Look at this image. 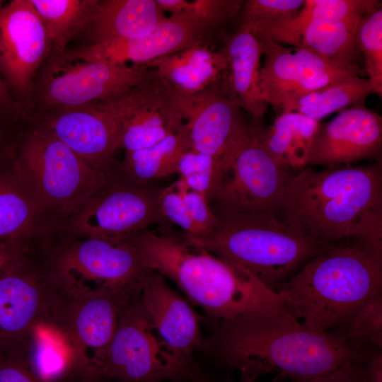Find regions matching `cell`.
Wrapping results in <instances>:
<instances>
[{"mask_svg": "<svg viewBox=\"0 0 382 382\" xmlns=\"http://www.w3.org/2000/svg\"><path fill=\"white\" fill-rule=\"evenodd\" d=\"M366 382H382V354L381 349L367 351L364 362Z\"/></svg>", "mask_w": 382, "mask_h": 382, "instance_id": "40", "label": "cell"}, {"mask_svg": "<svg viewBox=\"0 0 382 382\" xmlns=\"http://www.w3.org/2000/svg\"><path fill=\"white\" fill-rule=\"evenodd\" d=\"M177 173L189 190L202 195L209 203L213 199L224 177L221 166L212 156L193 149L180 157Z\"/></svg>", "mask_w": 382, "mask_h": 382, "instance_id": "33", "label": "cell"}, {"mask_svg": "<svg viewBox=\"0 0 382 382\" xmlns=\"http://www.w3.org/2000/svg\"><path fill=\"white\" fill-rule=\"evenodd\" d=\"M356 46L364 57L365 71L376 94H382V9L376 8L361 18L356 32Z\"/></svg>", "mask_w": 382, "mask_h": 382, "instance_id": "34", "label": "cell"}, {"mask_svg": "<svg viewBox=\"0 0 382 382\" xmlns=\"http://www.w3.org/2000/svg\"><path fill=\"white\" fill-rule=\"evenodd\" d=\"M260 128L248 126L225 158L213 211H279L291 175L267 152Z\"/></svg>", "mask_w": 382, "mask_h": 382, "instance_id": "11", "label": "cell"}, {"mask_svg": "<svg viewBox=\"0 0 382 382\" xmlns=\"http://www.w3.org/2000/svg\"><path fill=\"white\" fill-rule=\"evenodd\" d=\"M276 293L285 310L308 328L332 331L382 293V253L358 241L326 243Z\"/></svg>", "mask_w": 382, "mask_h": 382, "instance_id": "4", "label": "cell"}, {"mask_svg": "<svg viewBox=\"0 0 382 382\" xmlns=\"http://www.w3.org/2000/svg\"><path fill=\"white\" fill-rule=\"evenodd\" d=\"M54 286L50 320L64 332L80 357L92 366L93 361L112 340L122 308L139 293L81 294Z\"/></svg>", "mask_w": 382, "mask_h": 382, "instance_id": "15", "label": "cell"}, {"mask_svg": "<svg viewBox=\"0 0 382 382\" xmlns=\"http://www.w3.org/2000/svg\"><path fill=\"white\" fill-rule=\"evenodd\" d=\"M255 37L264 56L259 77L262 98L282 112H290L311 93L366 74L360 67L340 66L306 48L289 49L269 38Z\"/></svg>", "mask_w": 382, "mask_h": 382, "instance_id": "12", "label": "cell"}, {"mask_svg": "<svg viewBox=\"0 0 382 382\" xmlns=\"http://www.w3.org/2000/svg\"><path fill=\"white\" fill-rule=\"evenodd\" d=\"M364 361H349L337 369L305 382H366Z\"/></svg>", "mask_w": 382, "mask_h": 382, "instance_id": "38", "label": "cell"}, {"mask_svg": "<svg viewBox=\"0 0 382 382\" xmlns=\"http://www.w3.org/2000/svg\"><path fill=\"white\" fill-rule=\"evenodd\" d=\"M149 270L139 251L127 241L77 238L57 253L49 278L71 292L136 294Z\"/></svg>", "mask_w": 382, "mask_h": 382, "instance_id": "10", "label": "cell"}, {"mask_svg": "<svg viewBox=\"0 0 382 382\" xmlns=\"http://www.w3.org/2000/svg\"><path fill=\"white\" fill-rule=\"evenodd\" d=\"M282 219L322 243L354 237L382 253L381 163L304 168L289 178Z\"/></svg>", "mask_w": 382, "mask_h": 382, "instance_id": "2", "label": "cell"}, {"mask_svg": "<svg viewBox=\"0 0 382 382\" xmlns=\"http://www.w3.org/2000/svg\"><path fill=\"white\" fill-rule=\"evenodd\" d=\"M192 149L185 127L158 143L143 149L125 151L119 170L130 180L141 183L177 173L182 155Z\"/></svg>", "mask_w": 382, "mask_h": 382, "instance_id": "28", "label": "cell"}, {"mask_svg": "<svg viewBox=\"0 0 382 382\" xmlns=\"http://www.w3.org/2000/svg\"><path fill=\"white\" fill-rule=\"evenodd\" d=\"M161 189L134 182L117 166L107 182L66 219V230L77 238L126 239L152 224L170 231L160 204Z\"/></svg>", "mask_w": 382, "mask_h": 382, "instance_id": "9", "label": "cell"}, {"mask_svg": "<svg viewBox=\"0 0 382 382\" xmlns=\"http://www.w3.org/2000/svg\"><path fill=\"white\" fill-rule=\"evenodd\" d=\"M160 204L166 219L184 231V236L197 238L199 232L192 222L180 191L175 183L161 189Z\"/></svg>", "mask_w": 382, "mask_h": 382, "instance_id": "36", "label": "cell"}, {"mask_svg": "<svg viewBox=\"0 0 382 382\" xmlns=\"http://www.w3.org/2000/svg\"><path fill=\"white\" fill-rule=\"evenodd\" d=\"M171 382H175V381H171Z\"/></svg>", "mask_w": 382, "mask_h": 382, "instance_id": "46", "label": "cell"}, {"mask_svg": "<svg viewBox=\"0 0 382 382\" xmlns=\"http://www.w3.org/2000/svg\"><path fill=\"white\" fill-rule=\"evenodd\" d=\"M213 229L193 245L254 275L276 292L326 243L311 238L277 213L214 211Z\"/></svg>", "mask_w": 382, "mask_h": 382, "instance_id": "5", "label": "cell"}, {"mask_svg": "<svg viewBox=\"0 0 382 382\" xmlns=\"http://www.w3.org/2000/svg\"><path fill=\"white\" fill-rule=\"evenodd\" d=\"M156 0H98L83 31L87 45L141 37L151 33L166 18Z\"/></svg>", "mask_w": 382, "mask_h": 382, "instance_id": "24", "label": "cell"}, {"mask_svg": "<svg viewBox=\"0 0 382 382\" xmlns=\"http://www.w3.org/2000/svg\"><path fill=\"white\" fill-rule=\"evenodd\" d=\"M45 25L50 54L64 52L89 22L98 0H30ZM49 55V56H50Z\"/></svg>", "mask_w": 382, "mask_h": 382, "instance_id": "29", "label": "cell"}, {"mask_svg": "<svg viewBox=\"0 0 382 382\" xmlns=\"http://www.w3.org/2000/svg\"><path fill=\"white\" fill-rule=\"evenodd\" d=\"M221 49L228 60L231 91L241 108L255 120H260L267 107L259 87L262 55L260 41L248 28L238 26L234 33L224 37Z\"/></svg>", "mask_w": 382, "mask_h": 382, "instance_id": "25", "label": "cell"}, {"mask_svg": "<svg viewBox=\"0 0 382 382\" xmlns=\"http://www.w3.org/2000/svg\"><path fill=\"white\" fill-rule=\"evenodd\" d=\"M361 18L355 16L340 21L310 23L291 45L310 50L342 67H359L356 63L359 52L355 37Z\"/></svg>", "mask_w": 382, "mask_h": 382, "instance_id": "27", "label": "cell"}, {"mask_svg": "<svg viewBox=\"0 0 382 382\" xmlns=\"http://www.w3.org/2000/svg\"><path fill=\"white\" fill-rule=\"evenodd\" d=\"M0 271V346L22 342L50 319L54 298L50 279L20 262Z\"/></svg>", "mask_w": 382, "mask_h": 382, "instance_id": "19", "label": "cell"}, {"mask_svg": "<svg viewBox=\"0 0 382 382\" xmlns=\"http://www.w3.org/2000/svg\"><path fill=\"white\" fill-rule=\"evenodd\" d=\"M175 185L180 191L189 215L199 232L197 238L207 235L216 222V215L209 203L199 193L189 190L182 179L180 178Z\"/></svg>", "mask_w": 382, "mask_h": 382, "instance_id": "37", "label": "cell"}, {"mask_svg": "<svg viewBox=\"0 0 382 382\" xmlns=\"http://www.w3.org/2000/svg\"><path fill=\"white\" fill-rule=\"evenodd\" d=\"M100 103L119 123L125 151L150 147L185 127L175 93L151 68L137 86Z\"/></svg>", "mask_w": 382, "mask_h": 382, "instance_id": "14", "label": "cell"}, {"mask_svg": "<svg viewBox=\"0 0 382 382\" xmlns=\"http://www.w3.org/2000/svg\"><path fill=\"white\" fill-rule=\"evenodd\" d=\"M239 382H255V381L253 380L250 377L245 376V375H241V379Z\"/></svg>", "mask_w": 382, "mask_h": 382, "instance_id": "44", "label": "cell"}, {"mask_svg": "<svg viewBox=\"0 0 382 382\" xmlns=\"http://www.w3.org/2000/svg\"><path fill=\"white\" fill-rule=\"evenodd\" d=\"M334 330L356 347L381 350L382 293L359 306Z\"/></svg>", "mask_w": 382, "mask_h": 382, "instance_id": "32", "label": "cell"}, {"mask_svg": "<svg viewBox=\"0 0 382 382\" xmlns=\"http://www.w3.org/2000/svg\"><path fill=\"white\" fill-rule=\"evenodd\" d=\"M139 295L123 306L112 340L92 362L100 382L175 381L192 373L191 362L175 356L159 338Z\"/></svg>", "mask_w": 382, "mask_h": 382, "instance_id": "8", "label": "cell"}, {"mask_svg": "<svg viewBox=\"0 0 382 382\" xmlns=\"http://www.w3.org/2000/svg\"><path fill=\"white\" fill-rule=\"evenodd\" d=\"M318 121L297 112H282L269 129L260 128L262 143L280 166L302 170L307 166Z\"/></svg>", "mask_w": 382, "mask_h": 382, "instance_id": "26", "label": "cell"}, {"mask_svg": "<svg viewBox=\"0 0 382 382\" xmlns=\"http://www.w3.org/2000/svg\"><path fill=\"white\" fill-rule=\"evenodd\" d=\"M0 382H40L26 369L8 358L0 360Z\"/></svg>", "mask_w": 382, "mask_h": 382, "instance_id": "39", "label": "cell"}, {"mask_svg": "<svg viewBox=\"0 0 382 382\" xmlns=\"http://www.w3.org/2000/svg\"><path fill=\"white\" fill-rule=\"evenodd\" d=\"M53 223L13 163L0 173V245L18 247Z\"/></svg>", "mask_w": 382, "mask_h": 382, "instance_id": "23", "label": "cell"}, {"mask_svg": "<svg viewBox=\"0 0 382 382\" xmlns=\"http://www.w3.org/2000/svg\"><path fill=\"white\" fill-rule=\"evenodd\" d=\"M382 117L363 105L340 111L319 126L313 137L307 166L328 167L364 160H381Z\"/></svg>", "mask_w": 382, "mask_h": 382, "instance_id": "18", "label": "cell"}, {"mask_svg": "<svg viewBox=\"0 0 382 382\" xmlns=\"http://www.w3.org/2000/svg\"><path fill=\"white\" fill-rule=\"evenodd\" d=\"M202 349L254 381L277 372L298 382L327 374L349 361H364L366 354L335 330H311L284 308L212 322Z\"/></svg>", "mask_w": 382, "mask_h": 382, "instance_id": "1", "label": "cell"}, {"mask_svg": "<svg viewBox=\"0 0 382 382\" xmlns=\"http://www.w3.org/2000/svg\"><path fill=\"white\" fill-rule=\"evenodd\" d=\"M13 163L53 222L71 216L110 173L90 167L40 125L27 132Z\"/></svg>", "mask_w": 382, "mask_h": 382, "instance_id": "6", "label": "cell"}, {"mask_svg": "<svg viewBox=\"0 0 382 382\" xmlns=\"http://www.w3.org/2000/svg\"><path fill=\"white\" fill-rule=\"evenodd\" d=\"M305 0H246L240 11L239 25L258 21H278L296 16Z\"/></svg>", "mask_w": 382, "mask_h": 382, "instance_id": "35", "label": "cell"}, {"mask_svg": "<svg viewBox=\"0 0 382 382\" xmlns=\"http://www.w3.org/2000/svg\"><path fill=\"white\" fill-rule=\"evenodd\" d=\"M147 267L174 282L211 322L248 313L284 308L278 294L249 272L171 231H140L127 239Z\"/></svg>", "mask_w": 382, "mask_h": 382, "instance_id": "3", "label": "cell"}, {"mask_svg": "<svg viewBox=\"0 0 382 382\" xmlns=\"http://www.w3.org/2000/svg\"><path fill=\"white\" fill-rule=\"evenodd\" d=\"M139 296L159 338L175 356L191 362L192 352L202 349L205 343L201 317L161 274L151 270L141 277Z\"/></svg>", "mask_w": 382, "mask_h": 382, "instance_id": "20", "label": "cell"}, {"mask_svg": "<svg viewBox=\"0 0 382 382\" xmlns=\"http://www.w3.org/2000/svg\"><path fill=\"white\" fill-rule=\"evenodd\" d=\"M178 96H192L228 82L225 74L229 69L222 49L214 51L204 42L155 59L146 65Z\"/></svg>", "mask_w": 382, "mask_h": 382, "instance_id": "22", "label": "cell"}, {"mask_svg": "<svg viewBox=\"0 0 382 382\" xmlns=\"http://www.w3.org/2000/svg\"><path fill=\"white\" fill-rule=\"evenodd\" d=\"M18 107L15 98L12 96L8 87L0 75V110Z\"/></svg>", "mask_w": 382, "mask_h": 382, "instance_id": "42", "label": "cell"}, {"mask_svg": "<svg viewBox=\"0 0 382 382\" xmlns=\"http://www.w3.org/2000/svg\"><path fill=\"white\" fill-rule=\"evenodd\" d=\"M371 94H376V91L370 81L356 76L305 96L292 106L290 112L296 111L318 121L350 105H362Z\"/></svg>", "mask_w": 382, "mask_h": 382, "instance_id": "31", "label": "cell"}, {"mask_svg": "<svg viewBox=\"0 0 382 382\" xmlns=\"http://www.w3.org/2000/svg\"><path fill=\"white\" fill-rule=\"evenodd\" d=\"M50 54L45 25L30 0L0 7V75L20 110H28L37 74Z\"/></svg>", "mask_w": 382, "mask_h": 382, "instance_id": "13", "label": "cell"}, {"mask_svg": "<svg viewBox=\"0 0 382 382\" xmlns=\"http://www.w3.org/2000/svg\"><path fill=\"white\" fill-rule=\"evenodd\" d=\"M175 96L192 149L212 156L223 171L225 158L248 128L228 84Z\"/></svg>", "mask_w": 382, "mask_h": 382, "instance_id": "16", "label": "cell"}, {"mask_svg": "<svg viewBox=\"0 0 382 382\" xmlns=\"http://www.w3.org/2000/svg\"><path fill=\"white\" fill-rule=\"evenodd\" d=\"M197 42L204 41L181 18L170 15L144 37L85 45L71 50L88 60L146 65Z\"/></svg>", "mask_w": 382, "mask_h": 382, "instance_id": "21", "label": "cell"}, {"mask_svg": "<svg viewBox=\"0 0 382 382\" xmlns=\"http://www.w3.org/2000/svg\"><path fill=\"white\" fill-rule=\"evenodd\" d=\"M175 382H212V381L205 377L197 376L196 374H192V373H191L188 376L181 379L175 381Z\"/></svg>", "mask_w": 382, "mask_h": 382, "instance_id": "43", "label": "cell"}, {"mask_svg": "<svg viewBox=\"0 0 382 382\" xmlns=\"http://www.w3.org/2000/svg\"><path fill=\"white\" fill-rule=\"evenodd\" d=\"M147 70L146 65L85 59L66 49L44 62L27 110L42 116L109 100L139 83Z\"/></svg>", "mask_w": 382, "mask_h": 382, "instance_id": "7", "label": "cell"}, {"mask_svg": "<svg viewBox=\"0 0 382 382\" xmlns=\"http://www.w3.org/2000/svg\"><path fill=\"white\" fill-rule=\"evenodd\" d=\"M40 123L92 168L109 173L117 166L115 154L121 128L101 103L45 114Z\"/></svg>", "mask_w": 382, "mask_h": 382, "instance_id": "17", "label": "cell"}, {"mask_svg": "<svg viewBox=\"0 0 382 382\" xmlns=\"http://www.w3.org/2000/svg\"><path fill=\"white\" fill-rule=\"evenodd\" d=\"M166 13L185 21L204 41L205 36L220 30L240 13L243 0H156Z\"/></svg>", "mask_w": 382, "mask_h": 382, "instance_id": "30", "label": "cell"}, {"mask_svg": "<svg viewBox=\"0 0 382 382\" xmlns=\"http://www.w3.org/2000/svg\"><path fill=\"white\" fill-rule=\"evenodd\" d=\"M4 5V3L2 1H0V7Z\"/></svg>", "mask_w": 382, "mask_h": 382, "instance_id": "45", "label": "cell"}, {"mask_svg": "<svg viewBox=\"0 0 382 382\" xmlns=\"http://www.w3.org/2000/svg\"><path fill=\"white\" fill-rule=\"evenodd\" d=\"M19 258L18 248L0 245V271Z\"/></svg>", "mask_w": 382, "mask_h": 382, "instance_id": "41", "label": "cell"}]
</instances>
